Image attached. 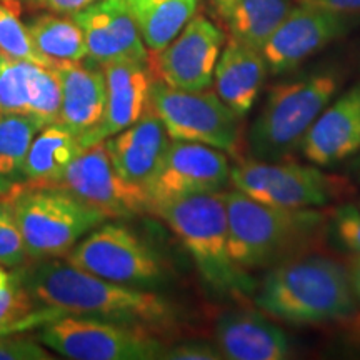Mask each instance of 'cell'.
I'll return each mask as SVG.
<instances>
[{"mask_svg": "<svg viewBox=\"0 0 360 360\" xmlns=\"http://www.w3.org/2000/svg\"><path fill=\"white\" fill-rule=\"evenodd\" d=\"M355 300L347 269L314 252L269 269L254 292L260 312L290 326L342 322Z\"/></svg>", "mask_w": 360, "mask_h": 360, "instance_id": "1", "label": "cell"}, {"mask_svg": "<svg viewBox=\"0 0 360 360\" xmlns=\"http://www.w3.org/2000/svg\"><path fill=\"white\" fill-rule=\"evenodd\" d=\"M225 204L231 255L249 274L312 254L326 237L328 220L319 210L269 205L237 188Z\"/></svg>", "mask_w": 360, "mask_h": 360, "instance_id": "2", "label": "cell"}, {"mask_svg": "<svg viewBox=\"0 0 360 360\" xmlns=\"http://www.w3.org/2000/svg\"><path fill=\"white\" fill-rule=\"evenodd\" d=\"M24 287L37 302L64 310L67 315L139 327L160 323L172 315L162 297L92 276L69 262L37 265L25 272Z\"/></svg>", "mask_w": 360, "mask_h": 360, "instance_id": "3", "label": "cell"}, {"mask_svg": "<svg viewBox=\"0 0 360 360\" xmlns=\"http://www.w3.org/2000/svg\"><path fill=\"white\" fill-rule=\"evenodd\" d=\"M186 247L200 277L215 294L227 297L254 295V278L233 262L229 247V219L225 193H193L155 205Z\"/></svg>", "mask_w": 360, "mask_h": 360, "instance_id": "4", "label": "cell"}, {"mask_svg": "<svg viewBox=\"0 0 360 360\" xmlns=\"http://www.w3.org/2000/svg\"><path fill=\"white\" fill-rule=\"evenodd\" d=\"M337 89L335 74H314L276 85L250 127L247 141L252 159L289 160Z\"/></svg>", "mask_w": 360, "mask_h": 360, "instance_id": "5", "label": "cell"}, {"mask_svg": "<svg viewBox=\"0 0 360 360\" xmlns=\"http://www.w3.org/2000/svg\"><path fill=\"white\" fill-rule=\"evenodd\" d=\"M11 212L30 257H60L105 215L60 187L20 188Z\"/></svg>", "mask_w": 360, "mask_h": 360, "instance_id": "6", "label": "cell"}, {"mask_svg": "<svg viewBox=\"0 0 360 360\" xmlns=\"http://www.w3.org/2000/svg\"><path fill=\"white\" fill-rule=\"evenodd\" d=\"M40 340L74 360H150L165 354L164 345L146 327L80 315H62L45 323Z\"/></svg>", "mask_w": 360, "mask_h": 360, "instance_id": "7", "label": "cell"}, {"mask_svg": "<svg viewBox=\"0 0 360 360\" xmlns=\"http://www.w3.org/2000/svg\"><path fill=\"white\" fill-rule=\"evenodd\" d=\"M148 107L162 120L172 141L205 143L231 154L237 152L238 117L217 92H188L155 79Z\"/></svg>", "mask_w": 360, "mask_h": 360, "instance_id": "8", "label": "cell"}, {"mask_svg": "<svg viewBox=\"0 0 360 360\" xmlns=\"http://www.w3.org/2000/svg\"><path fill=\"white\" fill-rule=\"evenodd\" d=\"M231 182L250 199L287 209L327 205L342 192L340 179L289 160L240 162L231 170Z\"/></svg>", "mask_w": 360, "mask_h": 360, "instance_id": "9", "label": "cell"}, {"mask_svg": "<svg viewBox=\"0 0 360 360\" xmlns=\"http://www.w3.org/2000/svg\"><path fill=\"white\" fill-rule=\"evenodd\" d=\"M72 267L124 285H152L164 278L159 255L122 225L105 224L75 247Z\"/></svg>", "mask_w": 360, "mask_h": 360, "instance_id": "10", "label": "cell"}, {"mask_svg": "<svg viewBox=\"0 0 360 360\" xmlns=\"http://www.w3.org/2000/svg\"><path fill=\"white\" fill-rule=\"evenodd\" d=\"M53 187L70 192L105 217H132L148 210L146 192L117 172L105 141L85 147Z\"/></svg>", "mask_w": 360, "mask_h": 360, "instance_id": "11", "label": "cell"}, {"mask_svg": "<svg viewBox=\"0 0 360 360\" xmlns=\"http://www.w3.org/2000/svg\"><path fill=\"white\" fill-rule=\"evenodd\" d=\"M357 20L359 15L354 13H340L309 4L292 7L262 49L269 70L278 75L297 69L328 44L347 34Z\"/></svg>", "mask_w": 360, "mask_h": 360, "instance_id": "12", "label": "cell"}, {"mask_svg": "<svg viewBox=\"0 0 360 360\" xmlns=\"http://www.w3.org/2000/svg\"><path fill=\"white\" fill-rule=\"evenodd\" d=\"M225 35L205 17H192L164 51L148 56L152 74L174 89L200 92L214 82Z\"/></svg>", "mask_w": 360, "mask_h": 360, "instance_id": "13", "label": "cell"}, {"mask_svg": "<svg viewBox=\"0 0 360 360\" xmlns=\"http://www.w3.org/2000/svg\"><path fill=\"white\" fill-rule=\"evenodd\" d=\"M229 182L231 167L222 150L205 143L172 141L147 191L148 210L177 197L220 192Z\"/></svg>", "mask_w": 360, "mask_h": 360, "instance_id": "14", "label": "cell"}, {"mask_svg": "<svg viewBox=\"0 0 360 360\" xmlns=\"http://www.w3.org/2000/svg\"><path fill=\"white\" fill-rule=\"evenodd\" d=\"M82 29L89 56L105 65L117 60L148 62L146 44L125 0H97L72 13Z\"/></svg>", "mask_w": 360, "mask_h": 360, "instance_id": "15", "label": "cell"}, {"mask_svg": "<svg viewBox=\"0 0 360 360\" xmlns=\"http://www.w3.org/2000/svg\"><path fill=\"white\" fill-rule=\"evenodd\" d=\"M107 84V102L103 119L92 134L85 137L82 147L103 142L129 129L148 109L152 87V70L148 62L117 60L103 65Z\"/></svg>", "mask_w": 360, "mask_h": 360, "instance_id": "16", "label": "cell"}, {"mask_svg": "<svg viewBox=\"0 0 360 360\" xmlns=\"http://www.w3.org/2000/svg\"><path fill=\"white\" fill-rule=\"evenodd\" d=\"M169 139L162 120L148 107L137 122L107 139L105 143L117 172L147 195L169 150Z\"/></svg>", "mask_w": 360, "mask_h": 360, "instance_id": "17", "label": "cell"}, {"mask_svg": "<svg viewBox=\"0 0 360 360\" xmlns=\"http://www.w3.org/2000/svg\"><path fill=\"white\" fill-rule=\"evenodd\" d=\"M300 152L309 162L330 167L360 152V84L323 109L305 134Z\"/></svg>", "mask_w": 360, "mask_h": 360, "instance_id": "18", "label": "cell"}, {"mask_svg": "<svg viewBox=\"0 0 360 360\" xmlns=\"http://www.w3.org/2000/svg\"><path fill=\"white\" fill-rule=\"evenodd\" d=\"M215 344L231 360H283L292 354L285 332L255 310L225 312L215 323Z\"/></svg>", "mask_w": 360, "mask_h": 360, "instance_id": "19", "label": "cell"}, {"mask_svg": "<svg viewBox=\"0 0 360 360\" xmlns=\"http://www.w3.org/2000/svg\"><path fill=\"white\" fill-rule=\"evenodd\" d=\"M62 89L58 124L69 129L80 143L101 125L105 112V74L80 62H60L53 65Z\"/></svg>", "mask_w": 360, "mask_h": 360, "instance_id": "20", "label": "cell"}, {"mask_svg": "<svg viewBox=\"0 0 360 360\" xmlns=\"http://www.w3.org/2000/svg\"><path fill=\"white\" fill-rule=\"evenodd\" d=\"M262 52L231 39L215 65V92L238 119L245 117L257 102L267 77Z\"/></svg>", "mask_w": 360, "mask_h": 360, "instance_id": "21", "label": "cell"}, {"mask_svg": "<svg viewBox=\"0 0 360 360\" xmlns=\"http://www.w3.org/2000/svg\"><path fill=\"white\" fill-rule=\"evenodd\" d=\"M82 150L79 139L62 124L44 125L29 148L24 177L35 187H53Z\"/></svg>", "mask_w": 360, "mask_h": 360, "instance_id": "22", "label": "cell"}, {"mask_svg": "<svg viewBox=\"0 0 360 360\" xmlns=\"http://www.w3.org/2000/svg\"><path fill=\"white\" fill-rule=\"evenodd\" d=\"M199 0H132V12L141 37L152 53L164 51L195 15Z\"/></svg>", "mask_w": 360, "mask_h": 360, "instance_id": "23", "label": "cell"}, {"mask_svg": "<svg viewBox=\"0 0 360 360\" xmlns=\"http://www.w3.org/2000/svg\"><path fill=\"white\" fill-rule=\"evenodd\" d=\"M292 7V0H236L224 20L231 39L262 52Z\"/></svg>", "mask_w": 360, "mask_h": 360, "instance_id": "24", "label": "cell"}, {"mask_svg": "<svg viewBox=\"0 0 360 360\" xmlns=\"http://www.w3.org/2000/svg\"><path fill=\"white\" fill-rule=\"evenodd\" d=\"M27 29L35 49L52 67L60 62H80L89 56L82 29L74 19L42 15L30 22Z\"/></svg>", "mask_w": 360, "mask_h": 360, "instance_id": "25", "label": "cell"}, {"mask_svg": "<svg viewBox=\"0 0 360 360\" xmlns=\"http://www.w3.org/2000/svg\"><path fill=\"white\" fill-rule=\"evenodd\" d=\"M34 300L24 283L17 278H8L6 285L0 287V335L17 334L35 326L44 327L45 323L67 315L64 310L49 305L37 309Z\"/></svg>", "mask_w": 360, "mask_h": 360, "instance_id": "26", "label": "cell"}, {"mask_svg": "<svg viewBox=\"0 0 360 360\" xmlns=\"http://www.w3.org/2000/svg\"><path fill=\"white\" fill-rule=\"evenodd\" d=\"M42 127L44 124L32 115L0 114V179L12 180L24 175L29 148Z\"/></svg>", "mask_w": 360, "mask_h": 360, "instance_id": "27", "label": "cell"}, {"mask_svg": "<svg viewBox=\"0 0 360 360\" xmlns=\"http://www.w3.org/2000/svg\"><path fill=\"white\" fill-rule=\"evenodd\" d=\"M62 105V89L57 70L53 67L32 65L29 80V107L27 115H32L44 125L58 124Z\"/></svg>", "mask_w": 360, "mask_h": 360, "instance_id": "28", "label": "cell"}, {"mask_svg": "<svg viewBox=\"0 0 360 360\" xmlns=\"http://www.w3.org/2000/svg\"><path fill=\"white\" fill-rule=\"evenodd\" d=\"M0 51L13 58L52 67L51 62L35 49L29 29L19 19L17 6L8 4V0H0Z\"/></svg>", "mask_w": 360, "mask_h": 360, "instance_id": "29", "label": "cell"}, {"mask_svg": "<svg viewBox=\"0 0 360 360\" xmlns=\"http://www.w3.org/2000/svg\"><path fill=\"white\" fill-rule=\"evenodd\" d=\"M32 62L13 58L0 51V114H27Z\"/></svg>", "mask_w": 360, "mask_h": 360, "instance_id": "30", "label": "cell"}, {"mask_svg": "<svg viewBox=\"0 0 360 360\" xmlns=\"http://www.w3.org/2000/svg\"><path fill=\"white\" fill-rule=\"evenodd\" d=\"M27 255L24 238L11 207L0 205V265L13 267L24 262Z\"/></svg>", "mask_w": 360, "mask_h": 360, "instance_id": "31", "label": "cell"}, {"mask_svg": "<svg viewBox=\"0 0 360 360\" xmlns=\"http://www.w3.org/2000/svg\"><path fill=\"white\" fill-rule=\"evenodd\" d=\"M332 227L337 240L345 249L360 254V209L354 205H340L332 215Z\"/></svg>", "mask_w": 360, "mask_h": 360, "instance_id": "32", "label": "cell"}, {"mask_svg": "<svg viewBox=\"0 0 360 360\" xmlns=\"http://www.w3.org/2000/svg\"><path fill=\"white\" fill-rule=\"evenodd\" d=\"M52 355L39 342L17 334L0 335V360H49Z\"/></svg>", "mask_w": 360, "mask_h": 360, "instance_id": "33", "label": "cell"}, {"mask_svg": "<svg viewBox=\"0 0 360 360\" xmlns=\"http://www.w3.org/2000/svg\"><path fill=\"white\" fill-rule=\"evenodd\" d=\"M162 359L174 360H219L222 354L217 347L205 344V342H187V344L177 345V347L165 350Z\"/></svg>", "mask_w": 360, "mask_h": 360, "instance_id": "34", "label": "cell"}, {"mask_svg": "<svg viewBox=\"0 0 360 360\" xmlns=\"http://www.w3.org/2000/svg\"><path fill=\"white\" fill-rule=\"evenodd\" d=\"M35 4L57 13H75L92 6L97 0H34Z\"/></svg>", "mask_w": 360, "mask_h": 360, "instance_id": "35", "label": "cell"}, {"mask_svg": "<svg viewBox=\"0 0 360 360\" xmlns=\"http://www.w3.org/2000/svg\"><path fill=\"white\" fill-rule=\"evenodd\" d=\"M299 2L340 13H354V15L360 13V0H299Z\"/></svg>", "mask_w": 360, "mask_h": 360, "instance_id": "36", "label": "cell"}, {"mask_svg": "<svg viewBox=\"0 0 360 360\" xmlns=\"http://www.w3.org/2000/svg\"><path fill=\"white\" fill-rule=\"evenodd\" d=\"M342 323H344L345 327V332H347V337L352 342H357V344H360V314H352L350 317L344 319L342 321Z\"/></svg>", "mask_w": 360, "mask_h": 360, "instance_id": "37", "label": "cell"}, {"mask_svg": "<svg viewBox=\"0 0 360 360\" xmlns=\"http://www.w3.org/2000/svg\"><path fill=\"white\" fill-rule=\"evenodd\" d=\"M349 277H350V283H352V290L355 299L360 302V254L355 255L350 262V269H349Z\"/></svg>", "mask_w": 360, "mask_h": 360, "instance_id": "38", "label": "cell"}, {"mask_svg": "<svg viewBox=\"0 0 360 360\" xmlns=\"http://www.w3.org/2000/svg\"><path fill=\"white\" fill-rule=\"evenodd\" d=\"M233 2H236V0H214V6H215V8H217L219 15L222 17V19L227 15V12L231 11Z\"/></svg>", "mask_w": 360, "mask_h": 360, "instance_id": "39", "label": "cell"}, {"mask_svg": "<svg viewBox=\"0 0 360 360\" xmlns=\"http://www.w3.org/2000/svg\"><path fill=\"white\" fill-rule=\"evenodd\" d=\"M349 170H350V174L355 177V180H359L360 182V155H357L352 162H350Z\"/></svg>", "mask_w": 360, "mask_h": 360, "instance_id": "40", "label": "cell"}, {"mask_svg": "<svg viewBox=\"0 0 360 360\" xmlns=\"http://www.w3.org/2000/svg\"><path fill=\"white\" fill-rule=\"evenodd\" d=\"M8 278H11V277H8V274L2 267H0V287L6 285V283L8 282Z\"/></svg>", "mask_w": 360, "mask_h": 360, "instance_id": "41", "label": "cell"}, {"mask_svg": "<svg viewBox=\"0 0 360 360\" xmlns=\"http://www.w3.org/2000/svg\"><path fill=\"white\" fill-rule=\"evenodd\" d=\"M125 2H132V0H125Z\"/></svg>", "mask_w": 360, "mask_h": 360, "instance_id": "42", "label": "cell"}]
</instances>
